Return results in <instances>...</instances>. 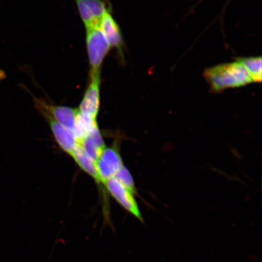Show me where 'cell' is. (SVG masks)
<instances>
[{"instance_id": "obj_1", "label": "cell", "mask_w": 262, "mask_h": 262, "mask_svg": "<svg viewBox=\"0 0 262 262\" xmlns=\"http://www.w3.org/2000/svg\"><path fill=\"white\" fill-rule=\"evenodd\" d=\"M204 75L211 91L215 93L245 86L253 82L247 71L237 61L206 69Z\"/></svg>"}, {"instance_id": "obj_2", "label": "cell", "mask_w": 262, "mask_h": 262, "mask_svg": "<svg viewBox=\"0 0 262 262\" xmlns=\"http://www.w3.org/2000/svg\"><path fill=\"white\" fill-rule=\"evenodd\" d=\"M86 47L90 73L101 72L111 47L99 27L86 29Z\"/></svg>"}, {"instance_id": "obj_3", "label": "cell", "mask_w": 262, "mask_h": 262, "mask_svg": "<svg viewBox=\"0 0 262 262\" xmlns=\"http://www.w3.org/2000/svg\"><path fill=\"white\" fill-rule=\"evenodd\" d=\"M101 72L90 73L89 83L78 110L82 114L97 120L100 108Z\"/></svg>"}, {"instance_id": "obj_4", "label": "cell", "mask_w": 262, "mask_h": 262, "mask_svg": "<svg viewBox=\"0 0 262 262\" xmlns=\"http://www.w3.org/2000/svg\"><path fill=\"white\" fill-rule=\"evenodd\" d=\"M96 165L101 184L103 189H105L107 180L114 178L124 166L117 143L106 147L97 160Z\"/></svg>"}, {"instance_id": "obj_5", "label": "cell", "mask_w": 262, "mask_h": 262, "mask_svg": "<svg viewBox=\"0 0 262 262\" xmlns=\"http://www.w3.org/2000/svg\"><path fill=\"white\" fill-rule=\"evenodd\" d=\"M34 105L38 112H45L51 116L59 124L74 136L78 109L49 104L43 100L34 98Z\"/></svg>"}, {"instance_id": "obj_6", "label": "cell", "mask_w": 262, "mask_h": 262, "mask_svg": "<svg viewBox=\"0 0 262 262\" xmlns=\"http://www.w3.org/2000/svg\"><path fill=\"white\" fill-rule=\"evenodd\" d=\"M106 191L129 214L144 224V219L140 211L135 195L131 193L114 178L108 180L105 185Z\"/></svg>"}, {"instance_id": "obj_7", "label": "cell", "mask_w": 262, "mask_h": 262, "mask_svg": "<svg viewBox=\"0 0 262 262\" xmlns=\"http://www.w3.org/2000/svg\"><path fill=\"white\" fill-rule=\"evenodd\" d=\"M82 21L86 29L99 27L100 21L106 12L103 0H74Z\"/></svg>"}, {"instance_id": "obj_8", "label": "cell", "mask_w": 262, "mask_h": 262, "mask_svg": "<svg viewBox=\"0 0 262 262\" xmlns=\"http://www.w3.org/2000/svg\"><path fill=\"white\" fill-rule=\"evenodd\" d=\"M39 113L48 122L54 139L56 141L59 147L67 155L73 157L75 150L79 146L76 139L70 131L65 129L48 114L45 112Z\"/></svg>"}, {"instance_id": "obj_9", "label": "cell", "mask_w": 262, "mask_h": 262, "mask_svg": "<svg viewBox=\"0 0 262 262\" xmlns=\"http://www.w3.org/2000/svg\"><path fill=\"white\" fill-rule=\"evenodd\" d=\"M99 28L111 48L122 54L124 40L122 31L110 11L107 10L100 21Z\"/></svg>"}, {"instance_id": "obj_10", "label": "cell", "mask_w": 262, "mask_h": 262, "mask_svg": "<svg viewBox=\"0 0 262 262\" xmlns=\"http://www.w3.org/2000/svg\"><path fill=\"white\" fill-rule=\"evenodd\" d=\"M78 144L86 155L95 162H97L106 147L98 126L92 130L87 136L78 142Z\"/></svg>"}, {"instance_id": "obj_11", "label": "cell", "mask_w": 262, "mask_h": 262, "mask_svg": "<svg viewBox=\"0 0 262 262\" xmlns=\"http://www.w3.org/2000/svg\"><path fill=\"white\" fill-rule=\"evenodd\" d=\"M72 158L74 160L75 162L77 163L82 171L91 177L98 185L101 186L102 187L97 171L96 162L88 156L80 145L75 150ZM102 189H103V187Z\"/></svg>"}, {"instance_id": "obj_12", "label": "cell", "mask_w": 262, "mask_h": 262, "mask_svg": "<svg viewBox=\"0 0 262 262\" xmlns=\"http://www.w3.org/2000/svg\"><path fill=\"white\" fill-rule=\"evenodd\" d=\"M235 61L245 68L254 83H260L262 74L261 57L237 58Z\"/></svg>"}, {"instance_id": "obj_13", "label": "cell", "mask_w": 262, "mask_h": 262, "mask_svg": "<svg viewBox=\"0 0 262 262\" xmlns=\"http://www.w3.org/2000/svg\"><path fill=\"white\" fill-rule=\"evenodd\" d=\"M114 178L127 189H128L132 194L136 195L137 189L135 183H134L132 175L125 166L122 167Z\"/></svg>"}, {"instance_id": "obj_14", "label": "cell", "mask_w": 262, "mask_h": 262, "mask_svg": "<svg viewBox=\"0 0 262 262\" xmlns=\"http://www.w3.org/2000/svg\"><path fill=\"white\" fill-rule=\"evenodd\" d=\"M5 77L6 75L5 72L2 71L1 69H0V81L3 80V79H5Z\"/></svg>"}]
</instances>
